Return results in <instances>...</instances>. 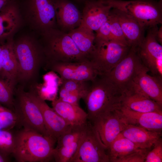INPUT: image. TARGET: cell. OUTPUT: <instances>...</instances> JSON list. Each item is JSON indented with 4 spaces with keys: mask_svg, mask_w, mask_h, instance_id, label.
Masks as SVG:
<instances>
[{
    "mask_svg": "<svg viewBox=\"0 0 162 162\" xmlns=\"http://www.w3.org/2000/svg\"><path fill=\"white\" fill-rule=\"evenodd\" d=\"M12 129H0V151L7 156L12 154L15 146L16 132Z\"/></svg>",
    "mask_w": 162,
    "mask_h": 162,
    "instance_id": "29",
    "label": "cell"
},
{
    "mask_svg": "<svg viewBox=\"0 0 162 162\" xmlns=\"http://www.w3.org/2000/svg\"><path fill=\"white\" fill-rule=\"evenodd\" d=\"M12 0H0V11Z\"/></svg>",
    "mask_w": 162,
    "mask_h": 162,
    "instance_id": "37",
    "label": "cell"
},
{
    "mask_svg": "<svg viewBox=\"0 0 162 162\" xmlns=\"http://www.w3.org/2000/svg\"><path fill=\"white\" fill-rule=\"evenodd\" d=\"M17 65V80L27 81L36 74L41 63L46 60L42 45L29 36L13 41Z\"/></svg>",
    "mask_w": 162,
    "mask_h": 162,
    "instance_id": "5",
    "label": "cell"
},
{
    "mask_svg": "<svg viewBox=\"0 0 162 162\" xmlns=\"http://www.w3.org/2000/svg\"><path fill=\"white\" fill-rule=\"evenodd\" d=\"M14 86L0 76V104L14 111Z\"/></svg>",
    "mask_w": 162,
    "mask_h": 162,
    "instance_id": "28",
    "label": "cell"
},
{
    "mask_svg": "<svg viewBox=\"0 0 162 162\" xmlns=\"http://www.w3.org/2000/svg\"><path fill=\"white\" fill-rule=\"evenodd\" d=\"M21 12L33 28L41 34L57 28L52 0H19Z\"/></svg>",
    "mask_w": 162,
    "mask_h": 162,
    "instance_id": "7",
    "label": "cell"
},
{
    "mask_svg": "<svg viewBox=\"0 0 162 162\" xmlns=\"http://www.w3.org/2000/svg\"><path fill=\"white\" fill-rule=\"evenodd\" d=\"M16 93V99H14V111L17 117L18 125L24 128L50 136L45 127L40 108L28 92L20 89Z\"/></svg>",
    "mask_w": 162,
    "mask_h": 162,
    "instance_id": "8",
    "label": "cell"
},
{
    "mask_svg": "<svg viewBox=\"0 0 162 162\" xmlns=\"http://www.w3.org/2000/svg\"><path fill=\"white\" fill-rule=\"evenodd\" d=\"M18 125L14 112L0 104V129H12Z\"/></svg>",
    "mask_w": 162,
    "mask_h": 162,
    "instance_id": "30",
    "label": "cell"
},
{
    "mask_svg": "<svg viewBox=\"0 0 162 162\" xmlns=\"http://www.w3.org/2000/svg\"><path fill=\"white\" fill-rule=\"evenodd\" d=\"M2 42L0 43V76L2 78H3V76H2V68H1V63H0L1 54V52L2 50Z\"/></svg>",
    "mask_w": 162,
    "mask_h": 162,
    "instance_id": "38",
    "label": "cell"
},
{
    "mask_svg": "<svg viewBox=\"0 0 162 162\" xmlns=\"http://www.w3.org/2000/svg\"><path fill=\"white\" fill-rule=\"evenodd\" d=\"M142 64L135 76L132 87L162 106V78L152 76Z\"/></svg>",
    "mask_w": 162,
    "mask_h": 162,
    "instance_id": "14",
    "label": "cell"
},
{
    "mask_svg": "<svg viewBox=\"0 0 162 162\" xmlns=\"http://www.w3.org/2000/svg\"><path fill=\"white\" fill-rule=\"evenodd\" d=\"M142 149L120 133L107 149L110 162H116L119 158Z\"/></svg>",
    "mask_w": 162,
    "mask_h": 162,
    "instance_id": "26",
    "label": "cell"
},
{
    "mask_svg": "<svg viewBox=\"0 0 162 162\" xmlns=\"http://www.w3.org/2000/svg\"><path fill=\"white\" fill-rule=\"evenodd\" d=\"M101 0L134 19L145 30L162 23V0Z\"/></svg>",
    "mask_w": 162,
    "mask_h": 162,
    "instance_id": "4",
    "label": "cell"
},
{
    "mask_svg": "<svg viewBox=\"0 0 162 162\" xmlns=\"http://www.w3.org/2000/svg\"><path fill=\"white\" fill-rule=\"evenodd\" d=\"M95 32V39L110 40V24L109 16L107 20Z\"/></svg>",
    "mask_w": 162,
    "mask_h": 162,
    "instance_id": "34",
    "label": "cell"
},
{
    "mask_svg": "<svg viewBox=\"0 0 162 162\" xmlns=\"http://www.w3.org/2000/svg\"><path fill=\"white\" fill-rule=\"evenodd\" d=\"M100 76L92 81L82 98L90 122L99 115L116 110L121 106L122 94L104 76Z\"/></svg>",
    "mask_w": 162,
    "mask_h": 162,
    "instance_id": "2",
    "label": "cell"
},
{
    "mask_svg": "<svg viewBox=\"0 0 162 162\" xmlns=\"http://www.w3.org/2000/svg\"></svg>",
    "mask_w": 162,
    "mask_h": 162,
    "instance_id": "40",
    "label": "cell"
},
{
    "mask_svg": "<svg viewBox=\"0 0 162 162\" xmlns=\"http://www.w3.org/2000/svg\"><path fill=\"white\" fill-rule=\"evenodd\" d=\"M106 150L88 121L87 128L72 162H109Z\"/></svg>",
    "mask_w": 162,
    "mask_h": 162,
    "instance_id": "10",
    "label": "cell"
},
{
    "mask_svg": "<svg viewBox=\"0 0 162 162\" xmlns=\"http://www.w3.org/2000/svg\"><path fill=\"white\" fill-rule=\"evenodd\" d=\"M158 26L147 29L144 39L137 47L142 64L153 76L162 77V46L157 40L155 32Z\"/></svg>",
    "mask_w": 162,
    "mask_h": 162,
    "instance_id": "11",
    "label": "cell"
},
{
    "mask_svg": "<svg viewBox=\"0 0 162 162\" xmlns=\"http://www.w3.org/2000/svg\"><path fill=\"white\" fill-rule=\"evenodd\" d=\"M87 82L73 80H62L59 90V99L66 97L83 98L88 88Z\"/></svg>",
    "mask_w": 162,
    "mask_h": 162,
    "instance_id": "27",
    "label": "cell"
},
{
    "mask_svg": "<svg viewBox=\"0 0 162 162\" xmlns=\"http://www.w3.org/2000/svg\"><path fill=\"white\" fill-rule=\"evenodd\" d=\"M41 34L46 63L77 62L89 59L81 52L68 33L56 28Z\"/></svg>",
    "mask_w": 162,
    "mask_h": 162,
    "instance_id": "3",
    "label": "cell"
},
{
    "mask_svg": "<svg viewBox=\"0 0 162 162\" xmlns=\"http://www.w3.org/2000/svg\"><path fill=\"white\" fill-rule=\"evenodd\" d=\"M10 37L2 43L0 63L3 78L14 86L17 80V65Z\"/></svg>",
    "mask_w": 162,
    "mask_h": 162,
    "instance_id": "24",
    "label": "cell"
},
{
    "mask_svg": "<svg viewBox=\"0 0 162 162\" xmlns=\"http://www.w3.org/2000/svg\"><path fill=\"white\" fill-rule=\"evenodd\" d=\"M90 122L107 150L121 133L126 124L117 109L100 114Z\"/></svg>",
    "mask_w": 162,
    "mask_h": 162,
    "instance_id": "13",
    "label": "cell"
},
{
    "mask_svg": "<svg viewBox=\"0 0 162 162\" xmlns=\"http://www.w3.org/2000/svg\"><path fill=\"white\" fill-rule=\"evenodd\" d=\"M28 93L40 110L49 134L57 140L58 137L68 130L71 126L34 92Z\"/></svg>",
    "mask_w": 162,
    "mask_h": 162,
    "instance_id": "17",
    "label": "cell"
},
{
    "mask_svg": "<svg viewBox=\"0 0 162 162\" xmlns=\"http://www.w3.org/2000/svg\"><path fill=\"white\" fill-rule=\"evenodd\" d=\"M117 111L126 124L140 126L150 130L161 131L162 112H140L121 106Z\"/></svg>",
    "mask_w": 162,
    "mask_h": 162,
    "instance_id": "18",
    "label": "cell"
},
{
    "mask_svg": "<svg viewBox=\"0 0 162 162\" xmlns=\"http://www.w3.org/2000/svg\"><path fill=\"white\" fill-rule=\"evenodd\" d=\"M146 149H142L119 158L116 162H144L148 153Z\"/></svg>",
    "mask_w": 162,
    "mask_h": 162,
    "instance_id": "33",
    "label": "cell"
},
{
    "mask_svg": "<svg viewBox=\"0 0 162 162\" xmlns=\"http://www.w3.org/2000/svg\"><path fill=\"white\" fill-rule=\"evenodd\" d=\"M56 140L36 131L23 128L16 132L12 154L18 162H43L53 158Z\"/></svg>",
    "mask_w": 162,
    "mask_h": 162,
    "instance_id": "1",
    "label": "cell"
},
{
    "mask_svg": "<svg viewBox=\"0 0 162 162\" xmlns=\"http://www.w3.org/2000/svg\"><path fill=\"white\" fill-rule=\"evenodd\" d=\"M48 68L58 74L62 80L92 81L99 74L89 59L72 62L46 63Z\"/></svg>",
    "mask_w": 162,
    "mask_h": 162,
    "instance_id": "12",
    "label": "cell"
},
{
    "mask_svg": "<svg viewBox=\"0 0 162 162\" xmlns=\"http://www.w3.org/2000/svg\"><path fill=\"white\" fill-rule=\"evenodd\" d=\"M153 148L147 153L144 162H162V141L161 137L153 144Z\"/></svg>",
    "mask_w": 162,
    "mask_h": 162,
    "instance_id": "32",
    "label": "cell"
},
{
    "mask_svg": "<svg viewBox=\"0 0 162 162\" xmlns=\"http://www.w3.org/2000/svg\"><path fill=\"white\" fill-rule=\"evenodd\" d=\"M121 106L140 112H162V106L133 87L123 93Z\"/></svg>",
    "mask_w": 162,
    "mask_h": 162,
    "instance_id": "20",
    "label": "cell"
},
{
    "mask_svg": "<svg viewBox=\"0 0 162 162\" xmlns=\"http://www.w3.org/2000/svg\"><path fill=\"white\" fill-rule=\"evenodd\" d=\"M19 0H12L0 11V43L11 36L19 28L22 16Z\"/></svg>",
    "mask_w": 162,
    "mask_h": 162,
    "instance_id": "19",
    "label": "cell"
},
{
    "mask_svg": "<svg viewBox=\"0 0 162 162\" xmlns=\"http://www.w3.org/2000/svg\"><path fill=\"white\" fill-rule=\"evenodd\" d=\"M121 133L138 147L142 149L152 146L162 135L161 132L150 130L126 123Z\"/></svg>",
    "mask_w": 162,
    "mask_h": 162,
    "instance_id": "22",
    "label": "cell"
},
{
    "mask_svg": "<svg viewBox=\"0 0 162 162\" xmlns=\"http://www.w3.org/2000/svg\"><path fill=\"white\" fill-rule=\"evenodd\" d=\"M111 10L121 25L128 45L137 47L144 39L145 30L136 21L122 11L114 8Z\"/></svg>",
    "mask_w": 162,
    "mask_h": 162,
    "instance_id": "21",
    "label": "cell"
},
{
    "mask_svg": "<svg viewBox=\"0 0 162 162\" xmlns=\"http://www.w3.org/2000/svg\"><path fill=\"white\" fill-rule=\"evenodd\" d=\"M81 52L89 60L94 47V32L80 26L68 33Z\"/></svg>",
    "mask_w": 162,
    "mask_h": 162,
    "instance_id": "25",
    "label": "cell"
},
{
    "mask_svg": "<svg viewBox=\"0 0 162 162\" xmlns=\"http://www.w3.org/2000/svg\"><path fill=\"white\" fill-rule=\"evenodd\" d=\"M109 19L110 24V40L129 46L127 42L121 25L111 9Z\"/></svg>",
    "mask_w": 162,
    "mask_h": 162,
    "instance_id": "31",
    "label": "cell"
},
{
    "mask_svg": "<svg viewBox=\"0 0 162 162\" xmlns=\"http://www.w3.org/2000/svg\"><path fill=\"white\" fill-rule=\"evenodd\" d=\"M137 47H131L126 56L104 76L122 94L130 90L142 64Z\"/></svg>",
    "mask_w": 162,
    "mask_h": 162,
    "instance_id": "9",
    "label": "cell"
},
{
    "mask_svg": "<svg viewBox=\"0 0 162 162\" xmlns=\"http://www.w3.org/2000/svg\"><path fill=\"white\" fill-rule=\"evenodd\" d=\"M10 161L9 156L0 151V162H8Z\"/></svg>",
    "mask_w": 162,
    "mask_h": 162,
    "instance_id": "36",
    "label": "cell"
},
{
    "mask_svg": "<svg viewBox=\"0 0 162 162\" xmlns=\"http://www.w3.org/2000/svg\"><path fill=\"white\" fill-rule=\"evenodd\" d=\"M84 4L80 26L95 32L108 19L112 8L101 0H87Z\"/></svg>",
    "mask_w": 162,
    "mask_h": 162,
    "instance_id": "15",
    "label": "cell"
},
{
    "mask_svg": "<svg viewBox=\"0 0 162 162\" xmlns=\"http://www.w3.org/2000/svg\"><path fill=\"white\" fill-rule=\"evenodd\" d=\"M52 108L68 124L80 126L88 122L87 113L79 105H75L56 98L52 101Z\"/></svg>",
    "mask_w": 162,
    "mask_h": 162,
    "instance_id": "23",
    "label": "cell"
},
{
    "mask_svg": "<svg viewBox=\"0 0 162 162\" xmlns=\"http://www.w3.org/2000/svg\"><path fill=\"white\" fill-rule=\"evenodd\" d=\"M54 7L57 26L68 33L80 26L82 14L69 0H52Z\"/></svg>",
    "mask_w": 162,
    "mask_h": 162,
    "instance_id": "16",
    "label": "cell"
},
{
    "mask_svg": "<svg viewBox=\"0 0 162 162\" xmlns=\"http://www.w3.org/2000/svg\"><path fill=\"white\" fill-rule=\"evenodd\" d=\"M78 2H84L87 0H76Z\"/></svg>",
    "mask_w": 162,
    "mask_h": 162,
    "instance_id": "39",
    "label": "cell"
},
{
    "mask_svg": "<svg viewBox=\"0 0 162 162\" xmlns=\"http://www.w3.org/2000/svg\"><path fill=\"white\" fill-rule=\"evenodd\" d=\"M130 47L111 40L95 39L89 60L99 76L109 73L127 54Z\"/></svg>",
    "mask_w": 162,
    "mask_h": 162,
    "instance_id": "6",
    "label": "cell"
},
{
    "mask_svg": "<svg viewBox=\"0 0 162 162\" xmlns=\"http://www.w3.org/2000/svg\"><path fill=\"white\" fill-rule=\"evenodd\" d=\"M155 36L158 42L161 45L162 44V26L156 29L155 32Z\"/></svg>",
    "mask_w": 162,
    "mask_h": 162,
    "instance_id": "35",
    "label": "cell"
}]
</instances>
